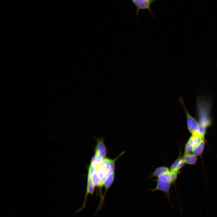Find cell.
Returning a JSON list of instances; mask_svg holds the SVG:
<instances>
[{"instance_id": "obj_3", "label": "cell", "mask_w": 217, "mask_h": 217, "mask_svg": "<svg viewBox=\"0 0 217 217\" xmlns=\"http://www.w3.org/2000/svg\"><path fill=\"white\" fill-rule=\"evenodd\" d=\"M157 0H131L133 4L136 7V14L137 17L139 15V11L141 10H148L153 18L156 20L151 8V5Z\"/></svg>"}, {"instance_id": "obj_9", "label": "cell", "mask_w": 217, "mask_h": 217, "mask_svg": "<svg viewBox=\"0 0 217 217\" xmlns=\"http://www.w3.org/2000/svg\"><path fill=\"white\" fill-rule=\"evenodd\" d=\"M204 137L198 135H192L187 141V142L193 148L198 145L203 140Z\"/></svg>"}, {"instance_id": "obj_8", "label": "cell", "mask_w": 217, "mask_h": 217, "mask_svg": "<svg viewBox=\"0 0 217 217\" xmlns=\"http://www.w3.org/2000/svg\"><path fill=\"white\" fill-rule=\"evenodd\" d=\"M114 171L112 172L107 178L104 183V186L105 189V193L101 200L102 202H104V200L106 193L108 188L113 182L115 178Z\"/></svg>"}, {"instance_id": "obj_12", "label": "cell", "mask_w": 217, "mask_h": 217, "mask_svg": "<svg viewBox=\"0 0 217 217\" xmlns=\"http://www.w3.org/2000/svg\"><path fill=\"white\" fill-rule=\"evenodd\" d=\"M169 169L167 167L162 166L158 167L152 173L149 178L156 177L157 178L162 174L168 171Z\"/></svg>"}, {"instance_id": "obj_5", "label": "cell", "mask_w": 217, "mask_h": 217, "mask_svg": "<svg viewBox=\"0 0 217 217\" xmlns=\"http://www.w3.org/2000/svg\"><path fill=\"white\" fill-rule=\"evenodd\" d=\"M92 175L90 173L88 172L87 188L84 199L82 206L75 212V214L78 213L85 208L86 206V202L87 196L90 194L92 195L93 193L95 186L93 181Z\"/></svg>"}, {"instance_id": "obj_1", "label": "cell", "mask_w": 217, "mask_h": 217, "mask_svg": "<svg viewBox=\"0 0 217 217\" xmlns=\"http://www.w3.org/2000/svg\"><path fill=\"white\" fill-rule=\"evenodd\" d=\"M180 103L184 107L187 118V126L188 131L192 135H198L205 136L206 128L201 126L196 120L192 116L185 107L183 99L179 98Z\"/></svg>"}, {"instance_id": "obj_10", "label": "cell", "mask_w": 217, "mask_h": 217, "mask_svg": "<svg viewBox=\"0 0 217 217\" xmlns=\"http://www.w3.org/2000/svg\"><path fill=\"white\" fill-rule=\"evenodd\" d=\"M183 159L185 163L189 165H193L197 161V156L191 153H184Z\"/></svg>"}, {"instance_id": "obj_2", "label": "cell", "mask_w": 217, "mask_h": 217, "mask_svg": "<svg viewBox=\"0 0 217 217\" xmlns=\"http://www.w3.org/2000/svg\"><path fill=\"white\" fill-rule=\"evenodd\" d=\"M96 142V146L94 148V154L93 156L96 159L100 161L106 157L107 151L104 142V137H99L98 138L94 137Z\"/></svg>"}, {"instance_id": "obj_7", "label": "cell", "mask_w": 217, "mask_h": 217, "mask_svg": "<svg viewBox=\"0 0 217 217\" xmlns=\"http://www.w3.org/2000/svg\"><path fill=\"white\" fill-rule=\"evenodd\" d=\"M185 163L183 158L181 156H179L171 165L169 170L178 173L179 170L184 166Z\"/></svg>"}, {"instance_id": "obj_4", "label": "cell", "mask_w": 217, "mask_h": 217, "mask_svg": "<svg viewBox=\"0 0 217 217\" xmlns=\"http://www.w3.org/2000/svg\"><path fill=\"white\" fill-rule=\"evenodd\" d=\"M171 184L169 182L157 180L156 187L151 189V190L153 192L160 191L164 192L166 198L168 200L171 208L172 209L174 208V205L172 204L171 200L170 192Z\"/></svg>"}, {"instance_id": "obj_13", "label": "cell", "mask_w": 217, "mask_h": 217, "mask_svg": "<svg viewBox=\"0 0 217 217\" xmlns=\"http://www.w3.org/2000/svg\"><path fill=\"white\" fill-rule=\"evenodd\" d=\"M193 149V147L187 142L185 146L184 153H192Z\"/></svg>"}, {"instance_id": "obj_11", "label": "cell", "mask_w": 217, "mask_h": 217, "mask_svg": "<svg viewBox=\"0 0 217 217\" xmlns=\"http://www.w3.org/2000/svg\"><path fill=\"white\" fill-rule=\"evenodd\" d=\"M205 139L203 140L198 145L194 147L192 153L196 156L201 155L203 151L205 146Z\"/></svg>"}, {"instance_id": "obj_6", "label": "cell", "mask_w": 217, "mask_h": 217, "mask_svg": "<svg viewBox=\"0 0 217 217\" xmlns=\"http://www.w3.org/2000/svg\"><path fill=\"white\" fill-rule=\"evenodd\" d=\"M178 174L176 172L169 170L160 175L158 178L157 180L171 184L174 183L177 179Z\"/></svg>"}]
</instances>
